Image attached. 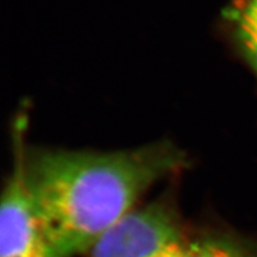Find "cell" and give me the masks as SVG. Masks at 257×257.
Returning <instances> with one entry per match:
<instances>
[{
  "label": "cell",
  "instance_id": "6da1fadb",
  "mask_svg": "<svg viewBox=\"0 0 257 257\" xmlns=\"http://www.w3.org/2000/svg\"><path fill=\"white\" fill-rule=\"evenodd\" d=\"M185 165V154L172 143L108 153L23 154L25 184L36 216L68 257L89 252L148 189Z\"/></svg>",
  "mask_w": 257,
  "mask_h": 257
},
{
  "label": "cell",
  "instance_id": "7a4b0ae2",
  "mask_svg": "<svg viewBox=\"0 0 257 257\" xmlns=\"http://www.w3.org/2000/svg\"><path fill=\"white\" fill-rule=\"evenodd\" d=\"M189 239L170 200L134 208L96 240L91 257H186Z\"/></svg>",
  "mask_w": 257,
  "mask_h": 257
},
{
  "label": "cell",
  "instance_id": "3957f363",
  "mask_svg": "<svg viewBox=\"0 0 257 257\" xmlns=\"http://www.w3.org/2000/svg\"><path fill=\"white\" fill-rule=\"evenodd\" d=\"M0 210V257H68L51 242L36 216L25 184L21 147Z\"/></svg>",
  "mask_w": 257,
  "mask_h": 257
},
{
  "label": "cell",
  "instance_id": "277c9868",
  "mask_svg": "<svg viewBox=\"0 0 257 257\" xmlns=\"http://www.w3.org/2000/svg\"><path fill=\"white\" fill-rule=\"evenodd\" d=\"M225 21L237 47L257 75V0H233Z\"/></svg>",
  "mask_w": 257,
  "mask_h": 257
},
{
  "label": "cell",
  "instance_id": "5b68a950",
  "mask_svg": "<svg viewBox=\"0 0 257 257\" xmlns=\"http://www.w3.org/2000/svg\"><path fill=\"white\" fill-rule=\"evenodd\" d=\"M186 257H257L251 250L229 237L207 236L189 240Z\"/></svg>",
  "mask_w": 257,
  "mask_h": 257
}]
</instances>
